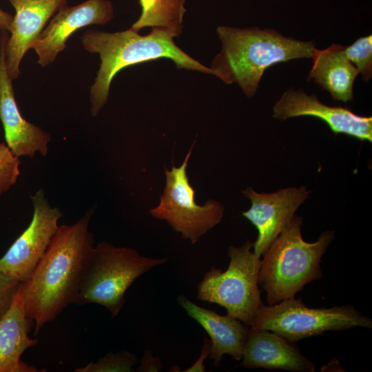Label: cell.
I'll use <instances>...</instances> for the list:
<instances>
[{
  "label": "cell",
  "instance_id": "1",
  "mask_svg": "<svg viewBox=\"0 0 372 372\" xmlns=\"http://www.w3.org/2000/svg\"><path fill=\"white\" fill-rule=\"evenodd\" d=\"M93 212L90 209L74 223L60 225L29 278L21 282L34 335L72 303L94 248L89 230Z\"/></svg>",
  "mask_w": 372,
  "mask_h": 372
},
{
  "label": "cell",
  "instance_id": "2",
  "mask_svg": "<svg viewBox=\"0 0 372 372\" xmlns=\"http://www.w3.org/2000/svg\"><path fill=\"white\" fill-rule=\"evenodd\" d=\"M216 33L222 48L209 68L225 83H236L248 98L256 94L267 69L293 59H312L316 50L313 41L296 40L272 29L222 25Z\"/></svg>",
  "mask_w": 372,
  "mask_h": 372
},
{
  "label": "cell",
  "instance_id": "3",
  "mask_svg": "<svg viewBox=\"0 0 372 372\" xmlns=\"http://www.w3.org/2000/svg\"><path fill=\"white\" fill-rule=\"evenodd\" d=\"M176 35L166 30L152 28L140 35L131 28L117 32L85 31L81 38L84 48L99 54L101 64L90 87V113L96 116L106 103L112 81L126 67L159 59L174 61L178 69L214 75V72L194 59L174 42Z\"/></svg>",
  "mask_w": 372,
  "mask_h": 372
},
{
  "label": "cell",
  "instance_id": "4",
  "mask_svg": "<svg viewBox=\"0 0 372 372\" xmlns=\"http://www.w3.org/2000/svg\"><path fill=\"white\" fill-rule=\"evenodd\" d=\"M302 218L295 215L262 254L258 282L268 304L294 298L309 283L322 276V257L334 240V231H323L317 240L302 236Z\"/></svg>",
  "mask_w": 372,
  "mask_h": 372
},
{
  "label": "cell",
  "instance_id": "5",
  "mask_svg": "<svg viewBox=\"0 0 372 372\" xmlns=\"http://www.w3.org/2000/svg\"><path fill=\"white\" fill-rule=\"evenodd\" d=\"M167 261L166 258L145 257L134 249L101 242L92 249L72 303L100 304L114 318L124 306L125 292L132 284Z\"/></svg>",
  "mask_w": 372,
  "mask_h": 372
},
{
  "label": "cell",
  "instance_id": "6",
  "mask_svg": "<svg viewBox=\"0 0 372 372\" xmlns=\"http://www.w3.org/2000/svg\"><path fill=\"white\" fill-rule=\"evenodd\" d=\"M253 243L228 249L227 269L211 267L197 287L198 300L223 307L227 314L251 327L263 304L259 288L260 256L251 251Z\"/></svg>",
  "mask_w": 372,
  "mask_h": 372
},
{
  "label": "cell",
  "instance_id": "7",
  "mask_svg": "<svg viewBox=\"0 0 372 372\" xmlns=\"http://www.w3.org/2000/svg\"><path fill=\"white\" fill-rule=\"evenodd\" d=\"M250 327L269 330L296 342L329 331L371 329L372 319L351 304L310 308L294 297L273 304H262Z\"/></svg>",
  "mask_w": 372,
  "mask_h": 372
},
{
  "label": "cell",
  "instance_id": "8",
  "mask_svg": "<svg viewBox=\"0 0 372 372\" xmlns=\"http://www.w3.org/2000/svg\"><path fill=\"white\" fill-rule=\"evenodd\" d=\"M194 143L180 167L173 164L170 171L165 168L166 185L163 193L159 205L150 209L152 216L167 220L175 231L193 244L218 225L224 214V207L219 202L209 199L203 205H198L195 201V190L187 174Z\"/></svg>",
  "mask_w": 372,
  "mask_h": 372
},
{
  "label": "cell",
  "instance_id": "9",
  "mask_svg": "<svg viewBox=\"0 0 372 372\" xmlns=\"http://www.w3.org/2000/svg\"><path fill=\"white\" fill-rule=\"evenodd\" d=\"M33 216L28 227L0 258V270L19 282H25L45 254L63 214L48 203L43 189L31 196Z\"/></svg>",
  "mask_w": 372,
  "mask_h": 372
},
{
  "label": "cell",
  "instance_id": "10",
  "mask_svg": "<svg viewBox=\"0 0 372 372\" xmlns=\"http://www.w3.org/2000/svg\"><path fill=\"white\" fill-rule=\"evenodd\" d=\"M311 192L303 185L289 187L272 193H258L251 187L242 191L244 196L251 200V205L249 210L242 212V215L256 227L258 233L253 243L256 255L262 256Z\"/></svg>",
  "mask_w": 372,
  "mask_h": 372
},
{
  "label": "cell",
  "instance_id": "11",
  "mask_svg": "<svg viewBox=\"0 0 372 372\" xmlns=\"http://www.w3.org/2000/svg\"><path fill=\"white\" fill-rule=\"evenodd\" d=\"M313 116L323 121L335 134H343L361 141L372 142V118L362 116L341 106H329L315 94L289 88L275 103L273 117L285 121L297 116Z\"/></svg>",
  "mask_w": 372,
  "mask_h": 372
},
{
  "label": "cell",
  "instance_id": "12",
  "mask_svg": "<svg viewBox=\"0 0 372 372\" xmlns=\"http://www.w3.org/2000/svg\"><path fill=\"white\" fill-rule=\"evenodd\" d=\"M8 33L1 30L0 34V120L6 143L17 157L33 158L39 153L46 156L50 135L37 125L26 121L17 106L12 80L7 71L6 46Z\"/></svg>",
  "mask_w": 372,
  "mask_h": 372
},
{
  "label": "cell",
  "instance_id": "13",
  "mask_svg": "<svg viewBox=\"0 0 372 372\" xmlns=\"http://www.w3.org/2000/svg\"><path fill=\"white\" fill-rule=\"evenodd\" d=\"M113 17L114 8L109 0H87L61 8L32 45L39 57L37 63L42 67L52 63L74 32L90 25H105Z\"/></svg>",
  "mask_w": 372,
  "mask_h": 372
},
{
  "label": "cell",
  "instance_id": "14",
  "mask_svg": "<svg viewBox=\"0 0 372 372\" xmlns=\"http://www.w3.org/2000/svg\"><path fill=\"white\" fill-rule=\"evenodd\" d=\"M15 10L6 42V64L11 79L20 75L21 61L39 37L47 21L67 0H8Z\"/></svg>",
  "mask_w": 372,
  "mask_h": 372
},
{
  "label": "cell",
  "instance_id": "15",
  "mask_svg": "<svg viewBox=\"0 0 372 372\" xmlns=\"http://www.w3.org/2000/svg\"><path fill=\"white\" fill-rule=\"evenodd\" d=\"M242 366L292 372H314L316 364L304 356L295 342L269 330L250 328L244 346Z\"/></svg>",
  "mask_w": 372,
  "mask_h": 372
},
{
  "label": "cell",
  "instance_id": "16",
  "mask_svg": "<svg viewBox=\"0 0 372 372\" xmlns=\"http://www.w3.org/2000/svg\"><path fill=\"white\" fill-rule=\"evenodd\" d=\"M179 304L187 315L206 331L211 343L209 358L218 365L223 355L228 354L236 360L242 359L244 346L249 331V326L229 315L201 307L180 296Z\"/></svg>",
  "mask_w": 372,
  "mask_h": 372
},
{
  "label": "cell",
  "instance_id": "17",
  "mask_svg": "<svg viewBox=\"0 0 372 372\" xmlns=\"http://www.w3.org/2000/svg\"><path fill=\"white\" fill-rule=\"evenodd\" d=\"M34 321L27 316L21 283L12 301L0 318V372H37V369L21 360L38 340L29 337Z\"/></svg>",
  "mask_w": 372,
  "mask_h": 372
},
{
  "label": "cell",
  "instance_id": "18",
  "mask_svg": "<svg viewBox=\"0 0 372 372\" xmlns=\"http://www.w3.org/2000/svg\"><path fill=\"white\" fill-rule=\"evenodd\" d=\"M342 48L343 45L333 43L326 49H316L307 81L313 80L333 100L347 103L353 99V84L359 72Z\"/></svg>",
  "mask_w": 372,
  "mask_h": 372
},
{
  "label": "cell",
  "instance_id": "19",
  "mask_svg": "<svg viewBox=\"0 0 372 372\" xmlns=\"http://www.w3.org/2000/svg\"><path fill=\"white\" fill-rule=\"evenodd\" d=\"M141 13L131 29L138 32L145 27L169 30L176 37L183 32L185 0H138Z\"/></svg>",
  "mask_w": 372,
  "mask_h": 372
},
{
  "label": "cell",
  "instance_id": "20",
  "mask_svg": "<svg viewBox=\"0 0 372 372\" xmlns=\"http://www.w3.org/2000/svg\"><path fill=\"white\" fill-rule=\"evenodd\" d=\"M342 52L346 58L356 68L365 81L372 76V36L357 39L353 43L343 46Z\"/></svg>",
  "mask_w": 372,
  "mask_h": 372
},
{
  "label": "cell",
  "instance_id": "21",
  "mask_svg": "<svg viewBox=\"0 0 372 372\" xmlns=\"http://www.w3.org/2000/svg\"><path fill=\"white\" fill-rule=\"evenodd\" d=\"M137 363L136 355L127 351L108 353L96 362L77 368L75 372H130Z\"/></svg>",
  "mask_w": 372,
  "mask_h": 372
},
{
  "label": "cell",
  "instance_id": "22",
  "mask_svg": "<svg viewBox=\"0 0 372 372\" xmlns=\"http://www.w3.org/2000/svg\"><path fill=\"white\" fill-rule=\"evenodd\" d=\"M20 160L6 143H0V196L8 191L20 175Z\"/></svg>",
  "mask_w": 372,
  "mask_h": 372
},
{
  "label": "cell",
  "instance_id": "23",
  "mask_svg": "<svg viewBox=\"0 0 372 372\" xmlns=\"http://www.w3.org/2000/svg\"><path fill=\"white\" fill-rule=\"evenodd\" d=\"M20 283L0 270V318L10 307Z\"/></svg>",
  "mask_w": 372,
  "mask_h": 372
},
{
  "label": "cell",
  "instance_id": "24",
  "mask_svg": "<svg viewBox=\"0 0 372 372\" xmlns=\"http://www.w3.org/2000/svg\"><path fill=\"white\" fill-rule=\"evenodd\" d=\"M162 369V362L159 358L153 356L152 351H145L142 359L140 361V365L137 368V371L141 372H157Z\"/></svg>",
  "mask_w": 372,
  "mask_h": 372
},
{
  "label": "cell",
  "instance_id": "25",
  "mask_svg": "<svg viewBox=\"0 0 372 372\" xmlns=\"http://www.w3.org/2000/svg\"><path fill=\"white\" fill-rule=\"evenodd\" d=\"M211 340L207 338L204 339L203 346L201 349L198 359L185 371L187 372H202L205 371L204 361L209 355L211 351Z\"/></svg>",
  "mask_w": 372,
  "mask_h": 372
},
{
  "label": "cell",
  "instance_id": "26",
  "mask_svg": "<svg viewBox=\"0 0 372 372\" xmlns=\"http://www.w3.org/2000/svg\"><path fill=\"white\" fill-rule=\"evenodd\" d=\"M13 17L14 16L3 11L0 8V30H6L10 32L13 21Z\"/></svg>",
  "mask_w": 372,
  "mask_h": 372
},
{
  "label": "cell",
  "instance_id": "27",
  "mask_svg": "<svg viewBox=\"0 0 372 372\" xmlns=\"http://www.w3.org/2000/svg\"><path fill=\"white\" fill-rule=\"evenodd\" d=\"M321 371H344L337 359H332L321 367Z\"/></svg>",
  "mask_w": 372,
  "mask_h": 372
}]
</instances>
